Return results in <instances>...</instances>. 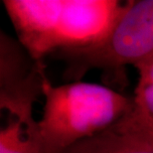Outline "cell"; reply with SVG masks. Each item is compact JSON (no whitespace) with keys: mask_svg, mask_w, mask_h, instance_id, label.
<instances>
[{"mask_svg":"<svg viewBox=\"0 0 153 153\" xmlns=\"http://www.w3.org/2000/svg\"><path fill=\"white\" fill-rule=\"evenodd\" d=\"M63 153H153V131L133 108L112 126Z\"/></svg>","mask_w":153,"mask_h":153,"instance_id":"5b68a950","label":"cell"},{"mask_svg":"<svg viewBox=\"0 0 153 153\" xmlns=\"http://www.w3.org/2000/svg\"><path fill=\"white\" fill-rule=\"evenodd\" d=\"M47 76L43 62L35 61L19 41L1 32L0 108L8 115L33 114L35 102L43 96Z\"/></svg>","mask_w":153,"mask_h":153,"instance_id":"277c9868","label":"cell"},{"mask_svg":"<svg viewBox=\"0 0 153 153\" xmlns=\"http://www.w3.org/2000/svg\"><path fill=\"white\" fill-rule=\"evenodd\" d=\"M128 1L5 0L18 41L35 61L94 47L105 40Z\"/></svg>","mask_w":153,"mask_h":153,"instance_id":"6da1fadb","label":"cell"},{"mask_svg":"<svg viewBox=\"0 0 153 153\" xmlns=\"http://www.w3.org/2000/svg\"><path fill=\"white\" fill-rule=\"evenodd\" d=\"M42 97L38 126L45 153H63L112 126L134 108L133 97L81 81L54 85L47 79Z\"/></svg>","mask_w":153,"mask_h":153,"instance_id":"7a4b0ae2","label":"cell"},{"mask_svg":"<svg viewBox=\"0 0 153 153\" xmlns=\"http://www.w3.org/2000/svg\"><path fill=\"white\" fill-rule=\"evenodd\" d=\"M0 153H45L33 114L8 115L0 131Z\"/></svg>","mask_w":153,"mask_h":153,"instance_id":"8992f818","label":"cell"},{"mask_svg":"<svg viewBox=\"0 0 153 153\" xmlns=\"http://www.w3.org/2000/svg\"><path fill=\"white\" fill-rule=\"evenodd\" d=\"M138 82L134 91V108L153 131V57L135 66Z\"/></svg>","mask_w":153,"mask_h":153,"instance_id":"52a82bcc","label":"cell"},{"mask_svg":"<svg viewBox=\"0 0 153 153\" xmlns=\"http://www.w3.org/2000/svg\"><path fill=\"white\" fill-rule=\"evenodd\" d=\"M66 63L64 79L79 81L88 71H117L153 57V0L128 1L114 29L100 44L76 51L59 52Z\"/></svg>","mask_w":153,"mask_h":153,"instance_id":"3957f363","label":"cell"}]
</instances>
